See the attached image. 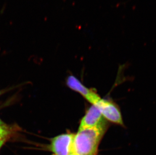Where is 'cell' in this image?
<instances>
[{
    "label": "cell",
    "instance_id": "obj_1",
    "mask_svg": "<svg viewBox=\"0 0 156 155\" xmlns=\"http://www.w3.org/2000/svg\"><path fill=\"white\" fill-rule=\"evenodd\" d=\"M108 126L107 124L78 130L74 136L72 153L76 155H97Z\"/></svg>",
    "mask_w": 156,
    "mask_h": 155
},
{
    "label": "cell",
    "instance_id": "obj_2",
    "mask_svg": "<svg viewBox=\"0 0 156 155\" xmlns=\"http://www.w3.org/2000/svg\"><path fill=\"white\" fill-rule=\"evenodd\" d=\"M74 136V134L67 133L53 138L49 146L53 155H69L72 154Z\"/></svg>",
    "mask_w": 156,
    "mask_h": 155
},
{
    "label": "cell",
    "instance_id": "obj_3",
    "mask_svg": "<svg viewBox=\"0 0 156 155\" xmlns=\"http://www.w3.org/2000/svg\"><path fill=\"white\" fill-rule=\"evenodd\" d=\"M95 105L99 107L102 115L106 120L115 124L123 126L121 112L116 104L109 100L101 99Z\"/></svg>",
    "mask_w": 156,
    "mask_h": 155
},
{
    "label": "cell",
    "instance_id": "obj_4",
    "mask_svg": "<svg viewBox=\"0 0 156 155\" xmlns=\"http://www.w3.org/2000/svg\"><path fill=\"white\" fill-rule=\"evenodd\" d=\"M107 124V120L102 115L99 107L96 105H92L81 119L79 130Z\"/></svg>",
    "mask_w": 156,
    "mask_h": 155
},
{
    "label": "cell",
    "instance_id": "obj_5",
    "mask_svg": "<svg viewBox=\"0 0 156 155\" xmlns=\"http://www.w3.org/2000/svg\"><path fill=\"white\" fill-rule=\"evenodd\" d=\"M67 85L71 89L81 94L92 105H95L101 99L95 91L86 87L76 78L73 76L68 77L67 79Z\"/></svg>",
    "mask_w": 156,
    "mask_h": 155
},
{
    "label": "cell",
    "instance_id": "obj_6",
    "mask_svg": "<svg viewBox=\"0 0 156 155\" xmlns=\"http://www.w3.org/2000/svg\"><path fill=\"white\" fill-rule=\"evenodd\" d=\"M9 134V131L6 126H0V140L6 139Z\"/></svg>",
    "mask_w": 156,
    "mask_h": 155
},
{
    "label": "cell",
    "instance_id": "obj_7",
    "mask_svg": "<svg viewBox=\"0 0 156 155\" xmlns=\"http://www.w3.org/2000/svg\"><path fill=\"white\" fill-rule=\"evenodd\" d=\"M6 141V139H3L0 140V150L1 149L3 145L4 144L5 142Z\"/></svg>",
    "mask_w": 156,
    "mask_h": 155
},
{
    "label": "cell",
    "instance_id": "obj_8",
    "mask_svg": "<svg viewBox=\"0 0 156 155\" xmlns=\"http://www.w3.org/2000/svg\"><path fill=\"white\" fill-rule=\"evenodd\" d=\"M0 126H4V123H3V122L1 120V119H0Z\"/></svg>",
    "mask_w": 156,
    "mask_h": 155
},
{
    "label": "cell",
    "instance_id": "obj_9",
    "mask_svg": "<svg viewBox=\"0 0 156 155\" xmlns=\"http://www.w3.org/2000/svg\"><path fill=\"white\" fill-rule=\"evenodd\" d=\"M69 155H76L75 154H73V153H72V154H70Z\"/></svg>",
    "mask_w": 156,
    "mask_h": 155
}]
</instances>
